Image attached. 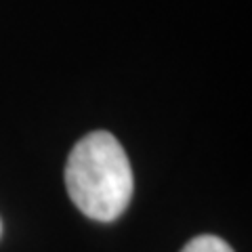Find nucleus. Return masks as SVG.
I'll return each instance as SVG.
<instances>
[{"label": "nucleus", "mask_w": 252, "mask_h": 252, "mask_svg": "<svg viewBox=\"0 0 252 252\" xmlns=\"http://www.w3.org/2000/svg\"><path fill=\"white\" fill-rule=\"evenodd\" d=\"M65 187L89 219L116 220L132 195V170L120 141L105 130L82 137L67 158Z\"/></svg>", "instance_id": "1"}, {"label": "nucleus", "mask_w": 252, "mask_h": 252, "mask_svg": "<svg viewBox=\"0 0 252 252\" xmlns=\"http://www.w3.org/2000/svg\"><path fill=\"white\" fill-rule=\"evenodd\" d=\"M0 233H2V223H0Z\"/></svg>", "instance_id": "3"}, {"label": "nucleus", "mask_w": 252, "mask_h": 252, "mask_svg": "<svg viewBox=\"0 0 252 252\" xmlns=\"http://www.w3.org/2000/svg\"><path fill=\"white\" fill-rule=\"evenodd\" d=\"M181 252H233V248L217 235H198Z\"/></svg>", "instance_id": "2"}]
</instances>
